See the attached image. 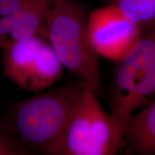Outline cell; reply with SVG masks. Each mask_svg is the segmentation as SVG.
<instances>
[{"label": "cell", "instance_id": "8992f818", "mask_svg": "<svg viewBox=\"0 0 155 155\" xmlns=\"http://www.w3.org/2000/svg\"><path fill=\"white\" fill-rule=\"evenodd\" d=\"M87 37L98 56L119 62L139 40L143 30L112 5L99 7L87 17Z\"/></svg>", "mask_w": 155, "mask_h": 155}, {"label": "cell", "instance_id": "4fadbf2b", "mask_svg": "<svg viewBox=\"0 0 155 155\" xmlns=\"http://www.w3.org/2000/svg\"><path fill=\"white\" fill-rule=\"evenodd\" d=\"M124 155H134V154L130 152V151H129V150L127 149V150H126V152H124Z\"/></svg>", "mask_w": 155, "mask_h": 155}, {"label": "cell", "instance_id": "8fae6325", "mask_svg": "<svg viewBox=\"0 0 155 155\" xmlns=\"http://www.w3.org/2000/svg\"><path fill=\"white\" fill-rule=\"evenodd\" d=\"M15 138L6 127L5 122L0 121V141Z\"/></svg>", "mask_w": 155, "mask_h": 155}, {"label": "cell", "instance_id": "52a82bcc", "mask_svg": "<svg viewBox=\"0 0 155 155\" xmlns=\"http://www.w3.org/2000/svg\"><path fill=\"white\" fill-rule=\"evenodd\" d=\"M55 0H29L14 14L0 18V50L40 35Z\"/></svg>", "mask_w": 155, "mask_h": 155}, {"label": "cell", "instance_id": "7a4b0ae2", "mask_svg": "<svg viewBox=\"0 0 155 155\" xmlns=\"http://www.w3.org/2000/svg\"><path fill=\"white\" fill-rule=\"evenodd\" d=\"M87 17L83 7L74 0H55L40 35L48 40L63 68L100 96L99 62L87 37Z\"/></svg>", "mask_w": 155, "mask_h": 155}, {"label": "cell", "instance_id": "5b68a950", "mask_svg": "<svg viewBox=\"0 0 155 155\" xmlns=\"http://www.w3.org/2000/svg\"><path fill=\"white\" fill-rule=\"evenodd\" d=\"M2 53L4 75L26 91H43L63 77V66L48 40L40 35L13 43Z\"/></svg>", "mask_w": 155, "mask_h": 155}, {"label": "cell", "instance_id": "277c9868", "mask_svg": "<svg viewBox=\"0 0 155 155\" xmlns=\"http://www.w3.org/2000/svg\"><path fill=\"white\" fill-rule=\"evenodd\" d=\"M124 144L98 96L86 86L68 122L56 155H116Z\"/></svg>", "mask_w": 155, "mask_h": 155}, {"label": "cell", "instance_id": "3957f363", "mask_svg": "<svg viewBox=\"0 0 155 155\" xmlns=\"http://www.w3.org/2000/svg\"><path fill=\"white\" fill-rule=\"evenodd\" d=\"M155 96V25L143 30L121 61L111 88V114L116 131L123 133L130 117Z\"/></svg>", "mask_w": 155, "mask_h": 155}, {"label": "cell", "instance_id": "9c48e42d", "mask_svg": "<svg viewBox=\"0 0 155 155\" xmlns=\"http://www.w3.org/2000/svg\"><path fill=\"white\" fill-rule=\"evenodd\" d=\"M144 30L155 25V0H107Z\"/></svg>", "mask_w": 155, "mask_h": 155}, {"label": "cell", "instance_id": "7c38bea8", "mask_svg": "<svg viewBox=\"0 0 155 155\" xmlns=\"http://www.w3.org/2000/svg\"><path fill=\"white\" fill-rule=\"evenodd\" d=\"M3 155H24V154H23V153L19 150L18 147H15V148L9 150L8 152H6L5 154H4Z\"/></svg>", "mask_w": 155, "mask_h": 155}, {"label": "cell", "instance_id": "ba28073f", "mask_svg": "<svg viewBox=\"0 0 155 155\" xmlns=\"http://www.w3.org/2000/svg\"><path fill=\"white\" fill-rule=\"evenodd\" d=\"M123 140L134 155H155V100L131 116Z\"/></svg>", "mask_w": 155, "mask_h": 155}, {"label": "cell", "instance_id": "6da1fadb", "mask_svg": "<svg viewBox=\"0 0 155 155\" xmlns=\"http://www.w3.org/2000/svg\"><path fill=\"white\" fill-rule=\"evenodd\" d=\"M86 86L81 81L68 83L16 102L6 127L23 144L56 155L64 129Z\"/></svg>", "mask_w": 155, "mask_h": 155}, {"label": "cell", "instance_id": "30bf717a", "mask_svg": "<svg viewBox=\"0 0 155 155\" xmlns=\"http://www.w3.org/2000/svg\"><path fill=\"white\" fill-rule=\"evenodd\" d=\"M29 0H0V18L19 11Z\"/></svg>", "mask_w": 155, "mask_h": 155}]
</instances>
